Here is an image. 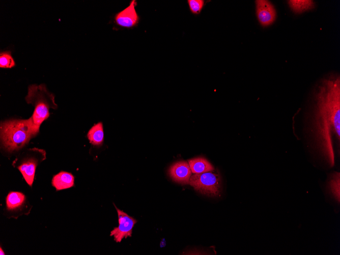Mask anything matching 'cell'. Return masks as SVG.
Instances as JSON below:
<instances>
[{
	"label": "cell",
	"instance_id": "30bf717a",
	"mask_svg": "<svg viewBox=\"0 0 340 255\" xmlns=\"http://www.w3.org/2000/svg\"><path fill=\"white\" fill-rule=\"evenodd\" d=\"M51 184L56 190L69 188L74 186V177L70 173L62 171L53 176Z\"/></svg>",
	"mask_w": 340,
	"mask_h": 255
},
{
	"label": "cell",
	"instance_id": "5b68a950",
	"mask_svg": "<svg viewBox=\"0 0 340 255\" xmlns=\"http://www.w3.org/2000/svg\"><path fill=\"white\" fill-rule=\"evenodd\" d=\"M27 152L26 155L20 160L17 167L26 182L32 186L36 167L40 160L45 158V152L37 148L29 149Z\"/></svg>",
	"mask_w": 340,
	"mask_h": 255
},
{
	"label": "cell",
	"instance_id": "9c48e42d",
	"mask_svg": "<svg viewBox=\"0 0 340 255\" xmlns=\"http://www.w3.org/2000/svg\"><path fill=\"white\" fill-rule=\"evenodd\" d=\"M168 174L174 182L188 184L192 172L187 162L181 160L173 163L169 167Z\"/></svg>",
	"mask_w": 340,
	"mask_h": 255
},
{
	"label": "cell",
	"instance_id": "ac0fdd59",
	"mask_svg": "<svg viewBox=\"0 0 340 255\" xmlns=\"http://www.w3.org/2000/svg\"><path fill=\"white\" fill-rule=\"evenodd\" d=\"M0 254H1V255H3V254L4 255L5 254V253H4V251H3V250H2L1 247L0 248Z\"/></svg>",
	"mask_w": 340,
	"mask_h": 255
},
{
	"label": "cell",
	"instance_id": "8fae6325",
	"mask_svg": "<svg viewBox=\"0 0 340 255\" xmlns=\"http://www.w3.org/2000/svg\"><path fill=\"white\" fill-rule=\"evenodd\" d=\"M340 173L333 172L327 177L326 189L331 196L338 203L340 201Z\"/></svg>",
	"mask_w": 340,
	"mask_h": 255
},
{
	"label": "cell",
	"instance_id": "4fadbf2b",
	"mask_svg": "<svg viewBox=\"0 0 340 255\" xmlns=\"http://www.w3.org/2000/svg\"><path fill=\"white\" fill-rule=\"evenodd\" d=\"M87 137L90 142L94 146H100L104 140V131L102 122L94 124L89 130Z\"/></svg>",
	"mask_w": 340,
	"mask_h": 255
},
{
	"label": "cell",
	"instance_id": "ba28073f",
	"mask_svg": "<svg viewBox=\"0 0 340 255\" xmlns=\"http://www.w3.org/2000/svg\"><path fill=\"white\" fill-rule=\"evenodd\" d=\"M257 18L264 27L272 24L276 17V10L272 4L267 0L255 1Z\"/></svg>",
	"mask_w": 340,
	"mask_h": 255
},
{
	"label": "cell",
	"instance_id": "7a4b0ae2",
	"mask_svg": "<svg viewBox=\"0 0 340 255\" xmlns=\"http://www.w3.org/2000/svg\"><path fill=\"white\" fill-rule=\"evenodd\" d=\"M39 132L31 117L28 119H11L1 122V140L8 152L18 151L29 143Z\"/></svg>",
	"mask_w": 340,
	"mask_h": 255
},
{
	"label": "cell",
	"instance_id": "2e32d148",
	"mask_svg": "<svg viewBox=\"0 0 340 255\" xmlns=\"http://www.w3.org/2000/svg\"><path fill=\"white\" fill-rule=\"evenodd\" d=\"M15 66V63L10 51H5L0 54V67L2 68H11Z\"/></svg>",
	"mask_w": 340,
	"mask_h": 255
},
{
	"label": "cell",
	"instance_id": "5bb4252c",
	"mask_svg": "<svg viewBox=\"0 0 340 255\" xmlns=\"http://www.w3.org/2000/svg\"><path fill=\"white\" fill-rule=\"evenodd\" d=\"M25 200L23 193L18 191H11L6 197V207L8 210L16 209L23 205Z\"/></svg>",
	"mask_w": 340,
	"mask_h": 255
},
{
	"label": "cell",
	"instance_id": "8992f818",
	"mask_svg": "<svg viewBox=\"0 0 340 255\" xmlns=\"http://www.w3.org/2000/svg\"><path fill=\"white\" fill-rule=\"evenodd\" d=\"M115 207L118 213L119 225L111 231L110 236L114 237L116 242H120L123 238L131 237L132 229L137 220L115 205Z\"/></svg>",
	"mask_w": 340,
	"mask_h": 255
},
{
	"label": "cell",
	"instance_id": "3957f363",
	"mask_svg": "<svg viewBox=\"0 0 340 255\" xmlns=\"http://www.w3.org/2000/svg\"><path fill=\"white\" fill-rule=\"evenodd\" d=\"M25 99L27 104L34 106V112L31 117L38 129L41 124L49 117V109L58 108L54 95L47 90L44 84L30 85Z\"/></svg>",
	"mask_w": 340,
	"mask_h": 255
},
{
	"label": "cell",
	"instance_id": "7c38bea8",
	"mask_svg": "<svg viewBox=\"0 0 340 255\" xmlns=\"http://www.w3.org/2000/svg\"><path fill=\"white\" fill-rule=\"evenodd\" d=\"M191 172L193 174H201L214 169V166L205 158L199 157L188 160Z\"/></svg>",
	"mask_w": 340,
	"mask_h": 255
},
{
	"label": "cell",
	"instance_id": "e0dca14e",
	"mask_svg": "<svg viewBox=\"0 0 340 255\" xmlns=\"http://www.w3.org/2000/svg\"><path fill=\"white\" fill-rule=\"evenodd\" d=\"M187 2L190 11L194 14H199L204 5V1L203 0H188Z\"/></svg>",
	"mask_w": 340,
	"mask_h": 255
},
{
	"label": "cell",
	"instance_id": "6da1fadb",
	"mask_svg": "<svg viewBox=\"0 0 340 255\" xmlns=\"http://www.w3.org/2000/svg\"><path fill=\"white\" fill-rule=\"evenodd\" d=\"M302 128L305 144L317 164L325 169L333 167L340 147L339 75H328L316 84Z\"/></svg>",
	"mask_w": 340,
	"mask_h": 255
},
{
	"label": "cell",
	"instance_id": "9a60e30c",
	"mask_svg": "<svg viewBox=\"0 0 340 255\" xmlns=\"http://www.w3.org/2000/svg\"><path fill=\"white\" fill-rule=\"evenodd\" d=\"M288 3L292 11L296 14L311 10L315 7L314 1L310 0H291Z\"/></svg>",
	"mask_w": 340,
	"mask_h": 255
},
{
	"label": "cell",
	"instance_id": "52a82bcc",
	"mask_svg": "<svg viewBox=\"0 0 340 255\" xmlns=\"http://www.w3.org/2000/svg\"><path fill=\"white\" fill-rule=\"evenodd\" d=\"M136 5V1L132 0L126 8L117 13L115 16L116 24L126 29L136 26L139 20V17L135 9Z\"/></svg>",
	"mask_w": 340,
	"mask_h": 255
},
{
	"label": "cell",
	"instance_id": "277c9868",
	"mask_svg": "<svg viewBox=\"0 0 340 255\" xmlns=\"http://www.w3.org/2000/svg\"><path fill=\"white\" fill-rule=\"evenodd\" d=\"M189 184L202 194L211 197H217L222 190L221 177L217 169L194 174L190 177Z\"/></svg>",
	"mask_w": 340,
	"mask_h": 255
}]
</instances>
